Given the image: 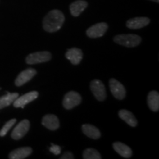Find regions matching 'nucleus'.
I'll use <instances>...</instances> for the list:
<instances>
[{
	"mask_svg": "<svg viewBox=\"0 0 159 159\" xmlns=\"http://www.w3.org/2000/svg\"><path fill=\"white\" fill-rule=\"evenodd\" d=\"M16 122V119H12L11 120H9L8 122H7L4 125L2 128L0 130V136L4 137L6 134H7V132L11 130L12 127L15 125V123Z\"/></svg>",
	"mask_w": 159,
	"mask_h": 159,
	"instance_id": "obj_22",
	"label": "nucleus"
},
{
	"mask_svg": "<svg viewBox=\"0 0 159 159\" xmlns=\"http://www.w3.org/2000/svg\"><path fill=\"white\" fill-rule=\"evenodd\" d=\"M114 41L126 47H135L141 43L142 38L134 34H121L116 35Z\"/></svg>",
	"mask_w": 159,
	"mask_h": 159,
	"instance_id": "obj_2",
	"label": "nucleus"
},
{
	"mask_svg": "<svg viewBox=\"0 0 159 159\" xmlns=\"http://www.w3.org/2000/svg\"><path fill=\"white\" fill-rule=\"evenodd\" d=\"M30 127V123L29 120L24 119V120L21 121L13 129L11 134L12 139H15V140H19V139L23 138L28 132Z\"/></svg>",
	"mask_w": 159,
	"mask_h": 159,
	"instance_id": "obj_8",
	"label": "nucleus"
},
{
	"mask_svg": "<svg viewBox=\"0 0 159 159\" xmlns=\"http://www.w3.org/2000/svg\"><path fill=\"white\" fill-rule=\"evenodd\" d=\"M119 116L122 120H124L127 124H128L131 127H136L138 124L137 119L133 114V113L128 110H125V109L120 110L119 111Z\"/></svg>",
	"mask_w": 159,
	"mask_h": 159,
	"instance_id": "obj_19",
	"label": "nucleus"
},
{
	"mask_svg": "<svg viewBox=\"0 0 159 159\" xmlns=\"http://www.w3.org/2000/svg\"><path fill=\"white\" fill-rule=\"evenodd\" d=\"M37 74V71L35 69L28 68L25 70L21 71L18 75L16 79L15 80V85L16 86H21L25 83L29 82L30 80L33 78V77Z\"/></svg>",
	"mask_w": 159,
	"mask_h": 159,
	"instance_id": "obj_10",
	"label": "nucleus"
},
{
	"mask_svg": "<svg viewBox=\"0 0 159 159\" xmlns=\"http://www.w3.org/2000/svg\"><path fill=\"white\" fill-rule=\"evenodd\" d=\"M83 158L84 159H101L102 156L95 149L88 148L83 151Z\"/></svg>",
	"mask_w": 159,
	"mask_h": 159,
	"instance_id": "obj_21",
	"label": "nucleus"
},
{
	"mask_svg": "<svg viewBox=\"0 0 159 159\" xmlns=\"http://www.w3.org/2000/svg\"><path fill=\"white\" fill-rule=\"evenodd\" d=\"M148 104L151 111L157 112L159 109V94L158 91H152L148 94Z\"/></svg>",
	"mask_w": 159,
	"mask_h": 159,
	"instance_id": "obj_18",
	"label": "nucleus"
},
{
	"mask_svg": "<svg viewBox=\"0 0 159 159\" xmlns=\"http://www.w3.org/2000/svg\"><path fill=\"white\" fill-rule=\"evenodd\" d=\"M82 131L85 136H88L89 138L93 139H99L101 136V133L100 131L99 130V129L92 125H83Z\"/></svg>",
	"mask_w": 159,
	"mask_h": 159,
	"instance_id": "obj_17",
	"label": "nucleus"
},
{
	"mask_svg": "<svg viewBox=\"0 0 159 159\" xmlns=\"http://www.w3.org/2000/svg\"><path fill=\"white\" fill-rule=\"evenodd\" d=\"M150 1L155 2H157V3H158V2H159V0H150Z\"/></svg>",
	"mask_w": 159,
	"mask_h": 159,
	"instance_id": "obj_25",
	"label": "nucleus"
},
{
	"mask_svg": "<svg viewBox=\"0 0 159 159\" xmlns=\"http://www.w3.org/2000/svg\"><path fill=\"white\" fill-rule=\"evenodd\" d=\"M108 25L105 22L97 23L96 25H92L86 30L87 36L91 39H97V38L102 37L105 35L108 30Z\"/></svg>",
	"mask_w": 159,
	"mask_h": 159,
	"instance_id": "obj_6",
	"label": "nucleus"
},
{
	"mask_svg": "<svg viewBox=\"0 0 159 159\" xmlns=\"http://www.w3.org/2000/svg\"><path fill=\"white\" fill-rule=\"evenodd\" d=\"M52 55L48 51L36 52L27 55L26 57V63L29 65L37 64V63L47 62L50 61Z\"/></svg>",
	"mask_w": 159,
	"mask_h": 159,
	"instance_id": "obj_3",
	"label": "nucleus"
},
{
	"mask_svg": "<svg viewBox=\"0 0 159 159\" xmlns=\"http://www.w3.org/2000/svg\"><path fill=\"white\" fill-rule=\"evenodd\" d=\"M88 7V2L85 0H77L73 2L69 6L71 14L75 17L79 16Z\"/></svg>",
	"mask_w": 159,
	"mask_h": 159,
	"instance_id": "obj_13",
	"label": "nucleus"
},
{
	"mask_svg": "<svg viewBox=\"0 0 159 159\" xmlns=\"http://www.w3.org/2000/svg\"><path fill=\"white\" fill-rule=\"evenodd\" d=\"M65 56L74 65H77L83 59V52L77 48H71L67 50Z\"/></svg>",
	"mask_w": 159,
	"mask_h": 159,
	"instance_id": "obj_14",
	"label": "nucleus"
},
{
	"mask_svg": "<svg viewBox=\"0 0 159 159\" xmlns=\"http://www.w3.org/2000/svg\"><path fill=\"white\" fill-rule=\"evenodd\" d=\"M33 152V149L29 147L17 148L11 151L9 154V158L11 159H24L27 158Z\"/></svg>",
	"mask_w": 159,
	"mask_h": 159,
	"instance_id": "obj_15",
	"label": "nucleus"
},
{
	"mask_svg": "<svg viewBox=\"0 0 159 159\" xmlns=\"http://www.w3.org/2000/svg\"><path fill=\"white\" fill-rule=\"evenodd\" d=\"M38 97H39V93L37 91H30V92L27 93L22 96L18 97L14 100V102H13V106L15 108H24L25 105L33 102Z\"/></svg>",
	"mask_w": 159,
	"mask_h": 159,
	"instance_id": "obj_9",
	"label": "nucleus"
},
{
	"mask_svg": "<svg viewBox=\"0 0 159 159\" xmlns=\"http://www.w3.org/2000/svg\"><path fill=\"white\" fill-rule=\"evenodd\" d=\"M74 158V155L71 153V152H66L61 157V159H73Z\"/></svg>",
	"mask_w": 159,
	"mask_h": 159,
	"instance_id": "obj_24",
	"label": "nucleus"
},
{
	"mask_svg": "<svg viewBox=\"0 0 159 159\" xmlns=\"http://www.w3.org/2000/svg\"><path fill=\"white\" fill-rule=\"evenodd\" d=\"M65 16L59 10H52L43 19V28L48 33H55L62 27Z\"/></svg>",
	"mask_w": 159,
	"mask_h": 159,
	"instance_id": "obj_1",
	"label": "nucleus"
},
{
	"mask_svg": "<svg viewBox=\"0 0 159 159\" xmlns=\"http://www.w3.org/2000/svg\"><path fill=\"white\" fill-rule=\"evenodd\" d=\"M82 97L76 91H71L66 94L63 99V106L67 110H70L80 104Z\"/></svg>",
	"mask_w": 159,
	"mask_h": 159,
	"instance_id": "obj_4",
	"label": "nucleus"
},
{
	"mask_svg": "<svg viewBox=\"0 0 159 159\" xmlns=\"http://www.w3.org/2000/svg\"><path fill=\"white\" fill-rule=\"evenodd\" d=\"M42 125L50 130H56L60 127L59 119L55 115L47 114L43 117Z\"/></svg>",
	"mask_w": 159,
	"mask_h": 159,
	"instance_id": "obj_12",
	"label": "nucleus"
},
{
	"mask_svg": "<svg viewBox=\"0 0 159 159\" xmlns=\"http://www.w3.org/2000/svg\"><path fill=\"white\" fill-rule=\"evenodd\" d=\"M113 148L117 153H119L123 158H129L132 156V150L128 145L123 144L122 142H114L113 144Z\"/></svg>",
	"mask_w": 159,
	"mask_h": 159,
	"instance_id": "obj_16",
	"label": "nucleus"
},
{
	"mask_svg": "<svg viewBox=\"0 0 159 159\" xmlns=\"http://www.w3.org/2000/svg\"><path fill=\"white\" fill-rule=\"evenodd\" d=\"M50 152H53L55 155H58L61 153V147L58 146V145H55V144H52V147L49 149Z\"/></svg>",
	"mask_w": 159,
	"mask_h": 159,
	"instance_id": "obj_23",
	"label": "nucleus"
},
{
	"mask_svg": "<svg viewBox=\"0 0 159 159\" xmlns=\"http://www.w3.org/2000/svg\"><path fill=\"white\" fill-rule=\"evenodd\" d=\"M150 23V19L148 17H136L128 20L126 26L129 29L136 30L146 27Z\"/></svg>",
	"mask_w": 159,
	"mask_h": 159,
	"instance_id": "obj_11",
	"label": "nucleus"
},
{
	"mask_svg": "<svg viewBox=\"0 0 159 159\" xmlns=\"http://www.w3.org/2000/svg\"><path fill=\"white\" fill-rule=\"evenodd\" d=\"M19 97L18 93H7L5 96L0 97V109L9 106Z\"/></svg>",
	"mask_w": 159,
	"mask_h": 159,
	"instance_id": "obj_20",
	"label": "nucleus"
},
{
	"mask_svg": "<svg viewBox=\"0 0 159 159\" xmlns=\"http://www.w3.org/2000/svg\"><path fill=\"white\" fill-rule=\"evenodd\" d=\"M90 89L92 94H94L97 100L103 101L106 98L107 94L105 85L100 80H93L90 83Z\"/></svg>",
	"mask_w": 159,
	"mask_h": 159,
	"instance_id": "obj_5",
	"label": "nucleus"
},
{
	"mask_svg": "<svg viewBox=\"0 0 159 159\" xmlns=\"http://www.w3.org/2000/svg\"><path fill=\"white\" fill-rule=\"evenodd\" d=\"M109 86L113 96L117 99L122 100L126 96V90L122 83L114 78H111L109 80Z\"/></svg>",
	"mask_w": 159,
	"mask_h": 159,
	"instance_id": "obj_7",
	"label": "nucleus"
}]
</instances>
